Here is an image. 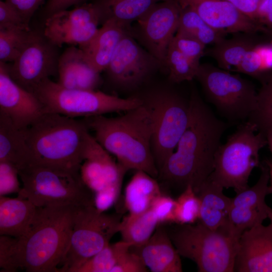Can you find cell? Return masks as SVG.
Returning a JSON list of instances; mask_svg holds the SVG:
<instances>
[{"instance_id": "obj_1", "label": "cell", "mask_w": 272, "mask_h": 272, "mask_svg": "<svg viewBox=\"0 0 272 272\" xmlns=\"http://www.w3.org/2000/svg\"><path fill=\"white\" fill-rule=\"evenodd\" d=\"M189 103L188 126L158 177L169 189L181 193L191 186L197 194L213 171L216 153L230 123L218 118L194 88Z\"/></svg>"}, {"instance_id": "obj_2", "label": "cell", "mask_w": 272, "mask_h": 272, "mask_svg": "<svg viewBox=\"0 0 272 272\" xmlns=\"http://www.w3.org/2000/svg\"><path fill=\"white\" fill-rule=\"evenodd\" d=\"M83 119L95 132L96 140L127 171L141 170L158 177L152 149V118L143 103L119 116L97 115Z\"/></svg>"}, {"instance_id": "obj_3", "label": "cell", "mask_w": 272, "mask_h": 272, "mask_svg": "<svg viewBox=\"0 0 272 272\" xmlns=\"http://www.w3.org/2000/svg\"><path fill=\"white\" fill-rule=\"evenodd\" d=\"M76 207H37L27 230L17 238L14 246V260L17 269L58 272L69 246Z\"/></svg>"}, {"instance_id": "obj_4", "label": "cell", "mask_w": 272, "mask_h": 272, "mask_svg": "<svg viewBox=\"0 0 272 272\" xmlns=\"http://www.w3.org/2000/svg\"><path fill=\"white\" fill-rule=\"evenodd\" d=\"M21 130L29 151L27 166H45L80 174L89 133L83 119L45 112Z\"/></svg>"}, {"instance_id": "obj_5", "label": "cell", "mask_w": 272, "mask_h": 272, "mask_svg": "<svg viewBox=\"0 0 272 272\" xmlns=\"http://www.w3.org/2000/svg\"><path fill=\"white\" fill-rule=\"evenodd\" d=\"M164 224L181 256L192 260L199 272L234 271L240 237L229 222L213 230L199 222L196 224Z\"/></svg>"}, {"instance_id": "obj_6", "label": "cell", "mask_w": 272, "mask_h": 272, "mask_svg": "<svg viewBox=\"0 0 272 272\" xmlns=\"http://www.w3.org/2000/svg\"><path fill=\"white\" fill-rule=\"evenodd\" d=\"M18 173L23 186L18 196L37 207L94 205V193L80 174L38 165L21 168Z\"/></svg>"}, {"instance_id": "obj_7", "label": "cell", "mask_w": 272, "mask_h": 272, "mask_svg": "<svg viewBox=\"0 0 272 272\" xmlns=\"http://www.w3.org/2000/svg\"><path fill=\"white\" fill-rule=\"evenodd\" d=\"M257 131L248 120L241 123L219 147L209 178L224 188H233L236 193L247 188L251 172L259 165V152L267 145L264 135Z\"/></svg>"}, {"instance_id": "obj_8", "label": "cell", "mask_w": 272, "mask_h": 272, "mask_svg": "<svg viewBox=\"0 0 272 272\" xmlns=\"http://www.w3.org/2000/svg\"><path fill=\"white\" fill-rule=\"evenodd\" d=\"M32 93L41 102L44 113L72 118L127 111L143 103L137 97L122 98L96 90L66 89L49 78L41 82Z\"/></svg>"}, {"instance_id": "obj_9", "label": "cell", "mask_w": 272, "mask_h": 272, "mask_svg": "<svg viewBox=\"0 0 272 272\" xmlns=\"http://www.w3.org/2000/svg\"><path fill=\"white\" fill-rule=\"evenodd\" d=\"M152 118V149L158 171L174 151L190 119L189 99L175 91L156 90L142 98Z\"/></svg>"}, {"instance_id": "obj_10", "label": "cell", "mask_w": 272, "mask_h": 272, "mask_svg": "<svg viewBox=\"0 0 272 272\" xmlns=\"http://www.w3.org/2000/svg\"><path fill=\"white\" fill-rule=\"evenodd\" d=\"M121 216L97 210L94 205L76 207L69 244L58 272H76L109 244L119 231Z\"/></svg>"}, {"instance_id": "obj_11", "label": "cell", "mask_w": 272, "mask_h": 272, "mask_svg": "<svg viewBox=\"0 0 272 272\" xmlns=\"http://www.w3.org/2000/svg\"><path fill=\"white\" fill-rule=\"evenodd\" d=\"M195 79L208 102L230 123L248 119L256 107L257 93L254 85L238 75L203 63L200 64Z\"/></svg>"}, {"instance_id": "obj_12", "label": "cell", "mask_w": 272, "mask_h": 272, "mask_svg": "<svg viewBox=\"0 0 272 272\" xmlns=\"http://www.w3.org/2000/svg\"><path fill=\"white\" fill-rule=\"evenodd\" d=\"M58 47L43 32L31 30L29 39L17 58L9 65L12 79L32 93L43 80L57 72Z\"/></svg>"}, {"instance_id": "obj_13", "label": "cell", "mask_w": 272, "mask_h": 272, "mask_svg": "<svg viewBox=\"0 0 272 272\" xmlns=\"http://www.w3.org/2000/svg\"><path fill=\"white\" fill-rule=\"evenodd\" d=\"M161 65L157 59L135 41L131 29L120 41L105 71L114 86L130 89L139 86Z\"/></svg>"}, {"instance_id": "obj_14", "label": "cell", "mask_w": 272, "mask_h": 272, "mask_svg": "<svg viewBox=\"0 0 272 272\" xmlns=\"http://www.w3.org/2000/svg\"><path fill=\"white\" fill-rule=\"evenodd\" d=\"M181 8L177 0L158 3L137 21L136 29L131 33L163 65L178 29Z\"/></svg>"}, {"instance_id": "obj_15", "label": "cell", "mask_w": 272, "mask_h": 272, "mask_svg": "<svg viewBox=\"0 0 272 272\" xmlns=\"http://www.w3.org/2000/svg\"><path fill=\"white\" fill-rule=\"evenodd\" d=\"M100 18L93 3H85L72 10H64L45 19L43 33L51 43L82 46L95 36Z\"/></svg>"}, {"instance_id": "obj_16", "label": "cell", "mask_w": 272, "mask_h": 272, "mask_svg": "<svg viewBox=\"0 0 272 272\" xmlns=\"http://www.w3.org/2000/svg\"><path fill=\"white\" fill-rule=\"evenodd\" d=\"M260 176L253 186L236 193L232 198L228 221L236 233L241 236L245 230L262 224L272 210L265 201L271 194L268 167L260 165Z\"/></svg>"}, {"instance_id": "obj_17", "label": "cell", "mask_w": 272, "mask_h": 272, "mask_svg": "<svg viewBox=\"0 0 272 272\" xmlns=\"http://www.w3.org/2000/svg\"><path fill=\"white\" fill-rule=\"evenodd\" d=\"M177 1L181 7H190L211 27L226 34L269 31L226 0Z\"/></svg>"}, {"instance_id": "obj_18", "label": "cell", "mask_w": 272, "mask_h": 272, "mask_svg": "<svg viewBox=\"0 0 272 272\" xmlns=\"http://www.w3.org/2000/svg\"><path fill=\"white\" fill-rule=\"evenodd\" d=\"M0 113L9 117L19 129L31 124L44 113L37 97L11 78L7 63L0 61Z\"/></svg>"}, {"instance_id": "obj_19", "label": "cell", "mask_w": 272, "mask_h": 272, "mask_svg": "<svg viewBox=\"0 0 272 272\" xmlns=\"http://www.w3.org/2000/svg\"><path fill=\"white\" fill-rule=\"evenodd\" d=\"M84 159L80 170L81 177L93 193L107 185L122 183L127 170L115 162L90 133L86 139Z\"/></svg>"}, {"instance_id": "obj_20", "label": "cell", "mask_w": 272, "mask_h": 272, "mask_svg": "<svg viewBox=\"0 0 272 272\" xmlns=\"http://www.w3.org/2000/svg\"><path fill=\"white\" fill-rule=\"evenodd\" d=\"M234 271L272 272L271 224H259L242 233Z\"/></svg>"}, {"instance_id": "obj_21", "label": "cell", "mask_w": 272, "mask_h": 272, "mask_svg": "<svg viewBox=\"0 0 272 272\" xmlns=\"http://www.w3.org/2000/svg\"><path fill=\"white\" fill-rule=\"evenodd\" d=\"M130 250L137 254L152 272H182L180 255L170 239L164 224H159L144 244L131 246Z\"/></svg>"}, {"instance_id": "obj_22", "label": "cell", "mask_w": 272, "mask_h": 272, "mask_svg": "<svg viewBox=\"0 0 272 272\" xmlns=\"http://www.w3.org/2000/svg\"><path fill=\"white\" fill-rule=\"evenodd\" d=\"M57 83L69 89L96 90L101 84L100 73L89 63L84 51L72 45L59 55Z\"/></svg>"}, {"instance_id": "obj_23", "label": "cell", "mask_w": 272, "mask_h": 272, "mask_svg": "<svg viewBox=\"0 0 272 272\" xmlns=\"http://www.w3.org/2000/svg\"><path fill=\"white\" fill-rule=\"evenodd\" d=\"M130 27L108 20L102 24L93 39L79 47L84 52L90 64L98 72L105 71L123 36Z\"/></svg>"}, {"instance_id": "obj_24", "label": "cell", "mask_w": 272, "mask_h": 272, "mask_svg": "<svg viewBox=\"0 0 272 272\" xmlns=\"http://www.w3.org/2000/svg\"><path fill=\"white\" fill-rule=\"evenodd\" d=\"M224 187L209 178L197 193L200 202L198 222L213 230L228 222L232 198L223 192Z\"/></svg>"}, {"instance_id": "obj_25", "label": "cell", "mask_w": 272, "mask_h": 272, "mask_svg": "<svg viewBox=\"0 0 272 272\" xmlns=\"http://www.w3.org/2000/svg\"><path fill=\"white\" fill-rule=\"evenodd\" d=\"M36 209L27 198L0 196V235L21 237L31 223Z\"/></svg>"}, {"instance_id": "obj_26", "label": "cell", "mask_w": 272, "mask_h": 272, "mask_svg": "<svg viewBox=\"0 0 272 272\" xmlns=\"http://www.w3.org/2000/svg\"><path fill=\"white\" fill-rule=\"evenodd\" d=\"M165 0H95L100 24L108 20L127 27L137 21L156 4Z\"/></svg>"}, {"instance_id": "obj_27", "label": "cell", "mask_w": 272, "mask_h": 272, "mask_svg": "<svg viewBox=\"0 0 272 272\" xmlns=\"http://www.w3.org/2000/svg\"><path fill=\"white\" fill-rule=\"evenodd\" d=\"M231 38L222 39L205 54L213 58L219 67L229 71H233L241 62L246 53L260 43L255 34L247 33H236Z\"/></svg>"}, {"instance_id": "obj_28", "label": "cell", "mask_w": 272, "mask_h": 272, "mask_svg": "<svg viewBox=\"0 0 272 272\" xmlns=\"http://www.w3.org/2000/svg\"><path fill=\"white\" fill-rule=\"evenodd\" d=\"M162 193L160 183L146 172L137 170L126 185L124 205L130 214L142 213L151 208Z\"/></svg>"}, {"instance_id": "obj_29", "label": "cell", "mask_w": 272, "mask_h": 272, "mask_svg": "<svg viewBox=\"0 0 272 272\" xmlns=\"http://www.w3.org/2000/svg\"><path fill=\"white\" fill-rule=\"evenodd\" d=\"M0 162H7L19 169L27 166L29 151L23 133L11 119L0 113Z\"/></svg>"}, {"instance_id": "obj_30", "label": "cell", "mask_w": 272, "mask_h": 272, "mask_svg": "<svg viewBox=\"0 0 272 272\" xmlns=\"http://www.w3.org/2000/svg\"><path fill=\"white\" fill-rule=\"evenodd\" d=\"M158 221L151 208L139 214H130L121 219L119 231L122 240L138 246L152 236Z\"/></svg>"}, {"instance_id": "obj_31", "label": "cell", "mask_w": 272, "mask_h": 272, "mask_svg": "<svg viewBox=\"0 0 272 272\" xmlns=\"http://www.w3.org/2000/svg\"><path fill=\"white\" fill-rule=\"evenodd\" d=\"M181 7L177 33L194 38L206 45L225 38L226 34L211 27L192 8Z\"/></svg>"}, {"instance_id": "obj_32", "label": "cell", "mask_w": 272, "mask_h": 272, "mask_svg": "<svg viewBox=\"0 0 272 272\" xmlns=\"http://www.w3.org/2000/svg\"><path fill=\"white\" fill-rule=\"evenodd\" d=\"M131 243L121 241L109 244L78 268L76 272H111Z\"/></svg>"}, {"instance_id": "obj_33", "label": "cell", "mask_w": 272, "mask_h": 272, "mask_svg": "<svg viewBox=\"0 0 272 272\" xmlns=\"http://www.w3.org/2000/svg\"><path fill=\"white\" fill-rule=\"evenodd\" d=\"M262 86L257 92L256 107L248 120L254 124L262 133L272 126V71L261 80Z\"/></svg>"}, {"instance_id": "obj_34", "label": "cell", "mask_w": 272, "mask_h": 272, "mask_svg": "<svg viewBox=\"0 0 272 272\" xmlns=\"http://www.w3.org/2000/svg\"><path fill=\"white\" fill-rule=\"evenodd\" d=\"M31 32L15 26H0V61L13 62L25 47Z\"/></svg>"}, {"instance_id": "obj_35", "label": "cell", "mask_w": 272, "mask_h": 272, "mask_svg": "<svg viewBox=\"0 0 272 272\" xmlns=\"http://www.w3.org/2000/svg\"><path fill=\"white\" fill-rule=\"evenodd\" d=\"M165 65L169 70L170 81L178 83L195 79L200 65L192 62L171 42L166 53Z\"/></svg>"}, {"instance_id": "obj_36", "label": "cell", "mask_w": 272, "mask_h": 272, "mask_svg": "<svg viewBox=\"0 0 272 272\" xmlns=\"http://www.w3.org/2000/svg\"><path fill=\"white\" fill-rule=\"evenodd\" d=\"M200 202L191 186H188L175 199V223L193 224L198 221Z\"/></svg>"}, {"instance_id": "obj_37", "label": "cell", "mask_w": 272, "mask_h": 272, "mask_svg": "<svg viewBox=\"0 0 272 272\" xmlns=\"http://www.w3.org/2000/svg\"><path fill=\"white\" fill-rule=\"evenodd\" d=\"M171 43L192 62L200 64V59L205 54L206 45L194 38L177 33Z\"/></svg>"}, {"instance_id": "obj_38", "label": "cell", "mask_w": 272, "mask_h": 272, "mask_svg": "<svg viewBox=\"0 0 272 272\" xmlns=\"http://www.w3.org/2000/svg\"><path fill=\"white\" fill-rule=\"evenodd\" d=\"M258 45L246 53L234 71L248 75L259 80L262 78L264 75L263 62Z\"/></svg>"}, {"instance_id": "obj_39", "label": "cell", "mask_w": 272, "mask_h": 272, "mask_svg": "<svg viewBox=\"0 0 272 272\" xmlns=\"http://www.w3.org/2000/svg\"><path fill=\"white\" fill-rule=\"evenodd\" d=\"M18 176V169L15 165L0 162V196L19 192L21 188Z\"/></svg>"}, {"instance_id": "obj_40", "label": "cell", "mask_w": 272, "mask_h": 272, "mask_svg": "<svg viewBox=\"0 0 272 272\" xmlns=\"http://www.w3.org/2000/svg\"><path fill=\"white\" fill-rule=\"evenodd\" d=\"M175 199L169 195L162 193L153 202L151 209L159 224L175 223Z\"/></svg>"}, {"instance_id": "obj_41", "label": "cell", "mask_w": 272, "mask_h": 272, "mask_svg": "<svg viewBox=\"0 0 272 272\" xmlns=\"http://www.w3.org/2000/svg\"><path fill=\"white\" fill-rule=\"evenodd\" d=\"M122 184H111L94 193V205L101 212H105L115 204L119 197Z\"/></svg>"}, {"instance_id": "obj_42", "label": "cell", "mask_w": 272, "mask_h": 272, "mask_svg": "<svg viewBox=\"0 0 272 272\" xmlns=\"http://www.w3.org/2000/svg\"><path fill=\"white\" fill-rule=\"evenodd\" d=\"M16 241V238L7 235H1V271L15 272L17 270L14 260V246Z\"/></svg>"}, {"instance_id": "obj_43", "label": "cell", "mask_w": 272, "mask_h": 272, "mask_svg": "<svg viewBox=\"0 0 272 272\" xmlns=\"http://www.w3.org/2000/svg\"><path fill=\"white\" fill-rule=\"evenodd\" d=\"M148 268L144 264L141 257L134 252L130 250L125 253L111 272H147Z\"/></svg>"}, {"instance_id": "obj_44", "label": "cell", "mask_w": 272, "mask_h": 272, "mask_svg": "<svg viewBox=\"0 0 272 272\" xmlns=\"http://www.w3.org/2000/svg\"><path fill=\"white\" fill-rule=\"evenodd\" d=\"M19 14L25 25L29 27L30 20L44 0H5Z\"/></svg>"}, {"instance_id": "obj_45", "label": "cell", "mask_w": 272, "mask_h": 272, "mask_svg": "<svg viewBox=\"0 0 272 272\" xmlns=\"http://www.w3.org/2000/svg\"><path fill=\"white\" fill-rule=\"evenodd\" d=\"M12 25L30 30L18 12L6 1H0V26Z\"/></svg>"}, {"instance_id": "obj_46", "label": "cell", "mask_w": 272, "mask_h": 272, "mask_svg": "<svg viewBox=\"0 0 272 272\" xmlns=\"http://www.w3.org/2000/svg\"><path fill=\"white\" fill-rule=\"evenodd\" d=\"M88 0H48L43 9L45 19L57 12L67 10L72 6H79Z\"/></svg>"}, {"instance_id": "obj_47", "label": "cell", "mask_w": 272, "mask_h": 272, "mask_svg": "<svg viewBox=\"0 0 272 272\" xmlns=\"http://www.w3.org/2000/svg\"><path fill=\"white\" fill-rule=\"evenodd\" d=\"M255 21L272 31V0H261L257 10Z\"/></svg>"}, {"instance_id": "obj_48", "label": "cell", "mask_w": 272, "mask_h": 272, "mask_svg": "<svg viewBox=\"0 0 272 272\" xmlns=\"http://www.w3.org/2000/svg\"><path fill=\"white\" fill-rule=\"evenodd\" d=\"M247 17L255 21L257 10L261 0H226Z\"/></svg>"}, {"instance_id": "obj_49", "label": "cell", "mask_w": 272, "mask_h": 272, "mask_svg": "<svg viewBox=\"0 0 272 272\" xmlns=\"http://www.w3.org/2000/svg\"><path fill=\"white\" fill-rule=\"evenodd\" d=\"M263 134L265 137L267 145L268 146L272 156V126L266 129ZM271 161L272 162V160Z\"/></svg>"}, {"instance_id": "obj_50", "label": "cell", "mask_w": 272, "mask_h": 272, "mask_svg": "<svg viewBox=\"0 0 272 272\" xmlns=\"http://www.w3.org/2000/svg\"><path fill=\"white\" fill-rule=\"evenodd\" d=\"M269 170V186L270 189H272V162L271 161H265Z\"/></svg>"}, {"instance_id": "obj_51", "label": "cell", "mask_w": 272, "mask_h": 272, "mask_svg": "<svg viewBox=\"0 0 272 272\" xmlns=\"http://www.w3.org/2000/svg\"><path fill=\"white\" fill-rule=\"evenodd\" d=\"M268 218L270 220V224L272 225V210L269 213Z\"/></svg>"}, {"instance_id": "obj_52", "label": "cell", "mask_w": 272, "mask_h": 272, "mask_svg": "<svg viewBox=\"0 0 272 272\" xmlns=\"http://www.w3.org/2000/svg\"><path fill=\"white\" fill-rule=\"evenodd\" d=\"M270 190H271V194H272V189H270Z\"/></svg>"}, {"instance_id": "obj_53", "label": "cell", "mask_w": 272, "mask_h": 272, "mask_svg": "<svg viewBox=\"0 0 272 272\" xmlns=\"http://www.w3.org/2000/svg\"><path fill=\"white\" fill-rule=\"evenodd\" d=\"M272 44V43H271Z\"/></svg>"}]
</instances>
